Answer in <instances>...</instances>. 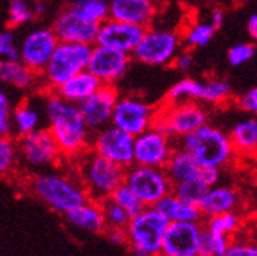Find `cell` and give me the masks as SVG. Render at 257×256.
<instances>
[{"mask_svg":"<svg viewBox=\"0 0 257 256\" xmlns=\"http://www.w3.org/2000/svg\"><path fill=\"white\" fill-rule=\"evenodd\" d=\"M201 168L202 167L199 165V162L193 157L191 152H188L187 149L181 146H177L174 149V152L171 154L168 163H166V167H165L166 173L171 178L173 184L199 176Z\"/></svg>","mask_w":257,"mask_h":256,"instance_id":"27","label":"cell"},{"mask_svg":"<svg viewBox=\"0 0 257 256\" xmlns=\"http://www.w3.org/2000/svg\"><path fill=\"white\" fill-rule=\"evenodd\" d=\"M213 27L218 30L221 27V25L224 24V13H223V10H220V8H215L212 13H210V21H209Z\"/></svg>","mask_w":257,"mask_h":256,"instance_id":"47","label":"cell"},{"mask_svg":"<svg viewBox=\"0 0 257 256\" xmlns=\"http://www.w3.org/2000/svg\"><path fill=\"white\" fill-rule=\"evenodd\" d=\"M93 44L60 41L47 66L41 72L47 90L54 92L60 85L68 82L77 72L88 69V63L93 54Z\"/></svg>","mask_w":257,"mask_h":256,"instance_id":"6","label":"cell"},{"mask_svg":"<svg viewBox=\"0 0 257 256\" xmlns=\"http://www.w3.org/2000/svg\"><path fill=\"white\" fill-rule=\"evenodd\" d=\"M69 8L80 13L82 16L102 24L110 18L108 0H72Z\"/></svg>","mask_w":257,"mask_h":256,"instance_id":"31","label":"cell"},{"mask_svg":"<svg viewBox=\"0 0 257 256\" xmlns=\"http://www.w3.org/2000/svg\"><path fill=\"white\" fill-rule=\"evenodd\" d=\"M60 40L54 29H38L25 35L21 43L19 54L21 61H24L30 69L41 75L50 57L54 55Z\"/></svg>","mask_w":257,"mask_h":256,"instance_id":"15","label":"cell"},{"mask_svg":"<svg viewBox=\"0 0 257 256\" xmlns=\"http://www.w3.org/2000/svg\"><path fill=\"white\" fill-rule=\"evenodd\" d=\"M46 118L64 159L77 160L91 149V129L88 127L79 104L50 92L46 99Z\"/></svg>","mask_w":257,"mask_h":256,"instance_id":"1","label":"cell"},{"mask_svg":"<svg viewBox=\"0 0 257 256\" xmlns=\"http://www.w3.org/2000/svg\"><path fill=\"white\" fill-rule=\"evenodd\" d=\"M230 96V85L221 79L198 82L193 79H182L174 83L166 93V102L176 104L182 101H204L207 104L218 106L226 102Z\"/></svg>","mask_w":257,"mask_h":256,"instance_id":"13","label":"cell"},{"mask_svg":"<svg viewBox=\"0 0 257 256\" xmlns=\"http://www.w3.org/2000/svg\"><path fill=\"white\" fill-rule=\"evenodd\" d=\"M240 203L237 190L227 186H212L209 192L205 194L199 208L202 211L204 219L205 217L221 215L230 211H235Z\"/></svg>","mask_w":257,"mask_h":256,"instance_id":"23","label":"cell"},{"mask_svg":"<svg viewBox=\"0 0 257 256\" xmlns=\"http://www.w3.org/2000/svg\"><path fill=\"white\" fill-rule=\"evenodd\" d=\"M230 239L224 234H216L204 226L199 245V256H227Z\"/></svg>","mask_w":257,"mask_h":256,"instance_id":"32","label":"cell"},{"mask_svg":"<svg viewBox=\"0 0 257 256\" xmlns=\"http://www.w3.org/2000/svg\"><path fill=\"white\" fill-rule=\"evenodd\" d=\"M32 8H33L35 15H41V13H44V10H46V4L44 2H36Z\"/></svg>","mask_w":257,"mask_h":256,"instance_id":"49","label":"cell"},{"mask_svg":"<svg viewBox=\"0 0 257 256\" xmlns=\"http://www.w3.org/2000/svg\"><path fill=\"white\" fill-rule=\"evenodd\" d=\"M168 226L170 220L156 206H146L132 217L125 228L128 236L127 248L140 256L162 254L163 239Z\"/></svg>","mask_w":257,"mask_h":256,"instance_id":"5","label":"cell"},{"mask_svg":"<svg viewBox=\"0 0 257 256\" xmlns=\"http://www.w3.org/2000/svg\"><path fill=\"white\" fill-rule=\"evenodd\" d=\"M148 27L138 24L131 22H122L108 18L100 24L99 35H97V43L107 47H113L122 50V52L132 54L140 44L141 38L145 36Z\"/></svg>","mask_w":257,"mask_h":256,"instance_id":"20","label":"cell"},{"mask_svg":"<svg viewBox=\"0 0 257 256\" xmlns=\"http://www.w3.org/2000/svg\"><path fill=\"white\" fill-rule=\"evenodd\" d=\"M157 113L159 109L151 106L145 99L131 95L119 96L113 112L111 124L137 137L154 126Z\"/></svg>","mask_w":257,"mask_h":256,"instance_id":"11","label":"cell"},{"mask_svg":"<svg viewBox=\"0 0 257 256\" xmlns=\"http://www.w3.org/2000/svg\"><path fill=\"white\" fill-rule=\"evenodd\" d=\"M19 159L30 168H47L61 157V149L49 127H38L33 132L18 137Z\"/></svg>","mask_w":257,"mask_h":256,"instance_id":"10","label":"cell"},{"mask_svg":"<svg viewBox=\"0 0 257 256\" xmlns=\"http://www.w3.org/2000/svg\"><path fill=\"white\" fill-rule=\"evenodd\" d=\"M177 146L191 152L201 167H226L237 156L230 135L215 126L204 124L177 140Z\"/></svg>","mask_w":257,"mask_h":256,"instance_id":"3","label":"cell"},{"mask_svg":"<svg viewBox=\"0 0 257 256\" xmlns=\"http://www.w3.org/2000/svg\"><path fill=\"white\" fill-rule=\"evenodd\" d=\"M33 15V8H30L24 0H11L8 5V24L11 27H19L29 22Z\"/></svg>","mask_w":257,"mask_h":256,"instance_id":"38","label":"cell"},{"mask_svg":"<svg viewBox=\"0 0 257 256\" xmlns=\"http://www.w3.org/2000/svg\"><path fill=\"white\" fill-rule=\"evenodd\" d=\"M181 38L171 30L146 29L145 36L132 52V57L148 66H166L179 55Z\"/></svg>","mask_w":257,"mask_h":256,"instance_id":"9","label":"cell"},{"mask_svg":"<svg viewBox=\"0 0 257 256\" xmlns=\"http://www.w3.org/2000/svg\"><path fill=\"white\" fill-rule=\"evenodd\" d=\"M237 106L243 112H248V113L255 115V117H257V87L248 90L246 93H243L237 99Z\"/></svg>","mask_w":257,"mask_h":256,"instance_id":"42","label":"cell"},{"mask_svg":"<svg viewBox=\"0 0 257 256\" xmlns=\"http://www.w3.org/2000/svg\"><path fill=\"white\" fill-rule=\"evenodd\" d=\"M255 54V49L252 44L248 43H243V44H235L229 49L227 52V61L230 63L232 66H241L248 63Z\"/></svg>","mask_w":257,"mask_h":256,"instance_id":"39","label":"cell"},{"mask_svg":"<svg viewBox=\"0 0 257 256\" xmlns=\"http://www.w3.org/2000/svg\"><path fill=\"white\" fill-rule=\"evenodd\" d=\"M0 134L2 137L13 135V109L5 92L0 93Z\"/></svg>","mask_w":257,"mask_h":256,"instance_id":"40","label":"cell"},{"mask_svg":"<svg viewBox=\"0 0 257 256\" xmlns=\"http://www.w3.org/2000/svg\"><path fill=\"white\" fill-rule=\"evenodd\" d=\"M246 27H248V33H249V36H251L252 40L257 43V15H252V16L248 19Z\"/></svg>","mask_w":257,"mask_h":256,"instance_id":"48","label":"cell"},{"mask_svg":"<svg viewBox=\"0 0 257 256\" xmlns=\"http://www.w3.org/2000/svg\"><path fill=\"white\" fill-rule=\"evenodd\" d=\"M18 159H19L18 140L13 138L11 135L2 137V140H0V172H2V175H7L15 168Z\"/></svg>","mask_w":257,"mask_h":256,"instance_id":"37","label":"cell"},{"mask_svg":"<svg viewBox=\"0 0 257 256\" xmlns=\"http://www.w3.org/2000/svg\"><path fill=\"white\" fill-rule=\"evenodd\" d=\"M52 29L60 41L85 43L94 46L97 43L100 24L82 16L80 13L74 11L72 8H68L55 19Z\"/></svg>","mask_w":257,"mask_h":256,"instance_id":"19","label":"cell"},{"mask_svg":"<svg viewBox=\"0 0 257 256\" xmlns=\"http://www.w3.org/2000/svg\"><path fill=\"white\" fill-rule=\"evenodd\" d=\"M40 127V112L30 102L24 101L13 109V135H27Z\"/></svg>","mask_w":257,"mask_h":256,"instance_id":"29","label":"cell"},{"mask_svg":"<svg viewBox=\"0 0 257 256\" xmlns=\"http://www.w3.org/2000/svg\"><path fill=\"white\" fill-rule=\"evenodd\" d=\"M227 256H257V245L254 244H240L232 242L229 247Z\"/></svg>","mask_w":257,"mask_h":256,"instance_id":"44","label":"cell"},{"mask_svg":"<svg viewBox=\"0 0 257 256\" xmlns=\"http://www.w3.org/2000/svg\"><path fill=\"white\" fill-rule=\"evenodd\" d=\"M100 85H102V82L91 71L83 69L80 72H77L68 82L60 85L57 90H54V92L64 99L79 104V102H82L88 96H91Z\"/></svg>","mask_w":257,"mask_h":256,"instance_id":"24","label":"cell"},{"mask_svg":"<svg viewBox=\"0 0 257 256\" xmlns=\"http://www.w3.org/2000/svg\"><path fill=\"white\" fill-rule=\"evenodd\" d=\"M119 99L118 90L114 85H104L102 83L96 92L79 102L80 112L93 132L100 131L102 127L111 124L113 112Z\"/></svg>","mask_w":257,"mask_h":256,"instance_id":"16","label":"cell"},{"mask_svg":"<svg viewBox=\"0 0 257 256\" xmlns=\"http://www.w3.org/2000/svg\"><path fill=\"white\" fill-rule=\"evenodd\" d=\"M131 66V54L122 50L94 44L88 69L104 85H114Z\"/></svg>","mask_w":257,"mask_h":256,"instance_id":"18","label":"cell"},{"mask_svg":"<svg viewBox=\"0 0 257 256\" xmlns=\"http://www.w3.org/2000/svg\"><path fill=\"white\" fill-rule=\"evenodd\" d=\"M215 30L210 22H196L187 30L184 40L190 47H204L212 41Z\"/></svg>","mask_w":257,"mask_h":256,"instance_id":"35","label":"cell"},{"mask_svg":"<svg viewBox=\"0 0 257 256\" xmlns=\"http://www.w3.org/2000/svg\"><path fill=\"white\" fill-rule=\"evenodd\" d=\"M79 178L93 200L110 198L113 192L125 181V170L121 165L89 149L77 160Z\"/></svg>","mask_w":257,"mask_h":256,"instance_id":"4","label":"cell"},{"mask_svg":"<svg viewBox=\"0 0 257 256\" xmlns=\"http://www.w3.org/2000/svg\"><path fill=\"white\" fill-rule=\"evenodd\" d=\"M199 176H201L210 187H212V186H216L218 181H220V176H221V168H220V167H202Z\"/></svg>","mask_w":257,"mask_h":256,"instance_id":"45","label":"cell"},{"mask_svg":"<svg viewBox=\"0 0 257 256\" xmlns=\"http://www.w3.org/2000/svg\"><path fill=\"white\" fill-rule=\"evenodd\" d=\"M209 189H210V186L205 183L201 176H196V178L185 179V181L174 184L173 192L184 201H187L190 204H195V206H199L205 194L209 192Z\"/></svg>","mask_w":257,"mask_h":256,"instance_id":"30","label":"cell"},{"mask_svg":"<svg viewBox=\"0 0 257 256\" xmlns=\"http://www.w3.org/2000/svg\"><path fill=\"white\" fill-rule=\"evenodd\" d=\"M0 55L4 57V60H21L15 35H13L11 30H4L0 33Z\"/></svg>","mask_w":257,"mask_h":256,"instance_id":"41","label":"cell"},{"mask_svg":"<svg viewBox=\"0 0 257 256\" xmlns=\"http://www.w3.org/2000/svg\"><path fill=\"white\" fill-rule=\"evenodd\" d=\"M156 208L168 219L170 222H202L204 215L199 206L190 204L179 198L174 192L163 197Z\"/></svg>","mask_w":257,"mask_h":256,"instance_id":"25","label":"cell"},{"mask_svg":"<svg viewBox=\"0 0 257 256\" xmlns=\"http://www.w3.org/2000/svg\"><path fill=\"white\" fill-rule=\"evenodd\" d=\"M176 148L174 137L152 126L135 137V163L165 168Z\"/></svg>","mask_w":257,"mask_h":256,"instance_id":"14","label":"cell"},{"mask_svg":"<svg viewBox=\"0 0 257 256\" xmlns=\"http://www.w3.org/2000/svg\"><path fill=\"white\" fill-rule=\"evenodd\" d=\"M145 206L156 204L168 194H171L174 184L163 167H149V165L134 163L125 170V181Z\"/></svg>","mask_w":257,"mask_h":256,"instance_id":"8","label":"cell"},{"mask_svg":"<svg viewBox=\"0 0 257 256\" xmlns=\"http://www.w3.org/2000/svg\"><path fill=\"white\" fill-rule=\"evenodd\" d=\"M105 236L113 245L118 247H127L128 245V236L125 228H107Z\"/></svg>","mask_w":257,"mask_h":256,"instance_id":"43","label":"cell"},{"mask_svg":"<svg viewBox=\"0 0 257 256\" xmlns=\"http://www.w3.org/2000/svg\"><path fill=\"white\" fill-rule=\"evenodd\" d=\"M30 189L50 209L63 215L91 198L80 178L74 179L58 172L36 175L32 179Z\"/></svg>","mask_w":257,"mask_h":256,"instance_id":"2","label":"cell"},{"mask_svg":"<svg viewBox=\"0 0 257 256\" xmlns=\"http://www.w3.org/2000/svg\"><path fill=\"white\" fill-rule=\"evenodd\" d=\"M110 198H113L114 201H116L118 204H121V206L131 214V217H134V215H137L138 212H141L143 211L146 206L143 204V201H141L138 197H137V194L135 192L128 187L125 183H122L116 190L113 192V195L110 197Z\"/></svg>","mask_w":257,"mask_h":256,"instance_id":"36","label":"cell"},{"mask_svg":"<svg viewBox=\"0 0 257 256\" xmlns=\"http://www.w3.org/2000/svg\"><path fill=\"white\" fill-rule=\"evenodd\" d=\"M174 65H176L177 69L187 71L193 65V54L190 52V50H185V52H179V55L174 60Z\"/></svg>","mask_w":257,"mask_h":256,"instance_id":"46","label":"cell"},{"mask_svg":"<svg viewBox=\"0 0 257 256\" xmlns=\"http://www.w3.org/2000/svg\"><path fill=\"white\" fill-rule=\"evenodd\" d=\"M230 140H232L237 156L255 157L257 156V117L245 118L234 124L230 129Z\"/></svg>","mask_w":257,"mask_h":256,"instance_id":"26","label":"cell"},{"mask_svg":"<svg viewBox=\"0 0 257 256\" xmlns=\"http://www.w3.org/2000/svg\"><path fill=\"white\" fill-rule=\"evenodd\" d=\"M207 112L198 102L182 101L176 102V104H168L166 102L165 106L159 109L154 126L174 138H181L199 129L201 126L207 124Z\"/></svg>","mask_w":257,"mask_h":256,"instance_id":"7","label":"cell"},{"mask_svg":"<svg viewBox=\"0 0 257 256\" xmlns=\"http://www.w3.org/2000/svg\"><path fill=\"white\" fill-rule=\"evenodd\" d=\"M210 231L216 234H224V236H232L235 231H238L240 228V217L235 211H230L221 215L209 217L207 223L204 225Z\"/></svg>","mask_w":257,"mask_h":256,"instance_id":"33","label":"cell"},{"mask_svg":"<svg viewBox=\"0 0 257 256\" xmlns=\"http://www.w3.org/2000/svg\"><path fill=\"white\" fill-rule=\"evenodd\" d=\"M91 149L124 168L135 163V137L113 124L96 131L91 140Z\"/></svg>","mask_w":257,"mask_h":256,"instance_id":"12","label":"cell"},{"mask_svg":"<svg viewBox=\"0 0 257 256\" xmlns=\"http://www.w3.org/2000/svg\"><path fill=\"white\" fill-rule=\"evenodd\" d=\"M157 15L154 0H111L110 18L149 27Z\"/></svg>","mask_w":257,"mask_h":256,"instance_id":"21","label":"cell"},{"mask_svg":"<svg viewBox=\"0 0 257 256\" xmlns=\"http://www.w3.org/2000/svg\"><path fill=\"white\" fill-rule=\"evenodd\" d=\"M254 159H255V162H257V156H255V157H254Z\"/></svg>","mask_w":257,"mask_h":256,"instance_id":"50","label":"cell"},{"mask_svg":"<svg viewBox=\"0 0 257 256\" xmlns=\"http://www.w3.org/2000/svg\"><path fill=\"white\" fill-rule=\"evenodd\" d=\"M38 72L30 69L21 60H4L0 63V79L18 90H29L35 85Z\"/></svg>","mask_w":257,"mask_h":256,"instance_id":"28","label":"cell"},{"mask_svg":"<svg viewBox=\"0 0 257 256\" xmlns=\"http://www.w3.org/2000/svg\"><path fill=\"white\" fill-rule=\"evenodd\" d=\"M64 219L69 225L85 233H105L107 229L102 203L93 198H89L82 206L64 214Z\"/></svg>","mask_w":257,"mask_h":256,"instance_id":"22","label":"cell"},{"mask_svg":"<svg viewBox=\"0 0 257 256\" xmlns=\"http://www.w3.org/2000/svg\"><path fill=\"white\" fill-rule=\"evenodd\" d=\"M202 231L204 225L201 222H170L163 239L162 254L199 256Z\"/></svg>","mask_w":257,"mask_h":256,"instance_id":"17","label":"cell"},{"mask_svg":"<svg viewBox=\"0 0 257 256\" xmlns=\"http://www.w3.org/2000/svg\"><path fill=\"white\" fill-rule=\"evenodd\" d=\"M100 203H102V209H104L107 228H127L132 217L121 204H118L113 198H105Z\"/></svg>","mask_w":257,"mask_h":256,"instance_id":"34","label":"cell"}]
</instances>
